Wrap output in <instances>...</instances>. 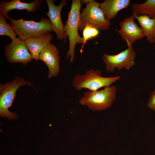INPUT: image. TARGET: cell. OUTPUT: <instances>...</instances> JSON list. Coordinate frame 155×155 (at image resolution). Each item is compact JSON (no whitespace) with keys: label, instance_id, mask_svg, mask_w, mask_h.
I'll use <instances>...</instances> for the list:
<instances>
[{"label":"cell","instance_id":"1","mask_svg":"<svg viewBox=\"0 0 155 155\" xmlns=\"http://www.w3.org/2000/svg\"><path fill=\"white\" fill-rule=\"evenodd\" d=\"M10 23L18 38L26 40L41 36L53 31L49 19L42 17L39 22L22 19L16 20L10 18Z\"/></svg>","mask_w":155,"mask_h":155},{"label":"cell","instance_id":"2","mask_svg":"<svg viewBox=\"0 0 155 155\" xmlns=\"http://www.w3.org/2000/svg\"><path fill=\"white\" fill-rule=\"evenodd\" d=\"M82 4L80 0H73L70 11L68 12V18L64 27L66 36L69 41V49L67 52L66 58L73 63L75 58V50L76 44L83 43V39L79 35L78 30L80 11Z\"/></svg>","mask_w":155,"mask_h":155},{"label":"cell","instance_id":"3","mask_svg":"<svg viewBox=\"0 0 155 155\" xmlns=\"http://www.w3.org/2000/svg\"><path fill=\"white\" fill-rule=\"evenodd\" d=\"M101 74L100 70L91 69L86 70L84 73L78 74L73 77L72 82V86L78 91L83 89L96 91L111 86L121 78L119 75L103 77Z\"/></svg>","mask_w":155,"mask_h":155},{"label":"cell","instance_id":"4","mask_svg":"<svg viewBox=\"0 0 155 155\" xmlns=\"http://www.w3.org/2000/svg\"><path fill=\"white\" fill-rule=\"evenodd\" d=\"M117 90L115 86L111 85L100 90H89L84 93L79 103L92 111L106 110L110 108L115 100Z\"/></svg>","mask_w":155,"mask_h":155},{"label":"cell","instance_id":"5","mask_svg":"<svg viewBox=\"0 0 155 155\" xmlns=\"http://www.w3.org/2000/svg\"><path fill=\"white\" fill-rule=\"evenodd\" d=\"M28 85L33 87L31 83L24 78L18 77L11 82H8L4 84L0 85V115L9 120L17 119V114L10 112L9 108L12 104L17 91L20 86Z\"/></svg>","mask_w":155,"mask_h":155},{"label":"cell","instance_id":"6","mask_svg":"<svg viewBox=\"0 0 155 155\" xmlns=\"http://www.w3.org/2000/svg\"><path fill=\"white\" fill-rule=\"evenodd\" d=\"M100 3L92 1L80 13L78 30L82 31L87 25L91 26L98 30H104L110 27V22L107 20L100 8Z\"/></svg>","mask_w":155,"mask_h":155},{"label":"cell","instance_id":"7","mask_svg":"<svg viewBox=\"0 0 155 155\" xmlns=\"http://www.w3.org/2000/svg\"><path fill=\"white\" fill-rule=\"evenodd\" d=\"M127 46V49L116 55L104 54L102 58L107 71L113 72L116 68L119 71L123 68L129 70L134 65L135 52L132 45Z\"/></svg>","mask_w":155,"mask_h":155},{"label":"cell","instance_id":"8","mask_svg":"<svg viewBox=\"0 0 155 155\" xmlns=\"http://www.w3.org/2000/svg\"><path fill=\"white\" fill-rule=\"evenodd\" d=\"M4 49L7 59L11 63H20L25 65L32 59L25 42L18 38L5 45Z\"/></svg>","mask_w":155,"mask_h":155},{"label":"cell","instance_id":"9","mask_svg":"<svg viewBox=\"0 0 155 155\" xmlns=\"http://www.w3.org/2000/svg\"><path fill=\"white\" fill-rule=\"evenodd\" d=\"M55 1L46 0L49 11L45 13L48 16L53 30L56 33L57 38L62 41L65 39V42L67 37L64 30L65 25L63 23L61 17V12L63 8L67 5L66 0H62L59 5L57 6L54 3Z\"/></svg>","mask_w":155,"mask_h":155},{"label":"cell","instance_id":"10","mask_svg":"<svg viewBox=\"0 0 155 155\" xmlns=\"http://www.w3.org/2000/svg\"><path fill=\"white\" fill-rule=\"evenodd\" d=\"M135 19L132 15L124 19L119 23L120 29L117 32L127 46L132 45L134 42L142 39L144 36L142 28L135 22Z\"/></svg>","mask_w":155,"mask_h":155},{"label":"cell","instance_id":"11","mask_svg":"<svg viewBox=\"0 0 155 155\" xmlns=\"http://www.w3.org/2000/svg\"><path fill=\"white\" fill-rule=\"evenodd\" d=\"M60 58L58 49L50 42L40 53L39 60L43 61L47 66L49 70L48 77L49 79L56 76L59 73Z\"/></svg>","mask_w":155,"mask_h":155},{"label":"cell","instance_id":"12","mask_svg":"<svg viewBox=\"0 0 155 155\" xmlns=\"http://www.w3.org/2000/svg\"><path fill=\"white\" fill-rule=\"evenodd\" d=\"M41 3V0H36L30 3L22 2L20 0L2 1L0 2V14L9 20L10 18L7 14L9 11L14 9H26L28 13H33L40 8Z\"/></svg>","mask_w":155,"mask_h":155},{"label":"cell","instance_id":"13","mask_svg":"<svg viewBox=\"0 0 155 155\" xmlns=\"http://www.w3.org/2000/svg\"><path fill=\"white\" fill-rule=\"evenodd\" d=\"M130 2L129 0H105L100 3V7L106 20L110 22L120 11L127 8Z\"/></svg>","mask_w":155,"mask_h":155},{"label":"cell","instance_id":"14","mask_svg":"<svg viewBox=\"0 0 155 155\" xmlns=\"http://www.w3.org/2000/svg\"><path fill=\"white\" fill-rule=\"evenodd\" d=\"M53 38V35L50 32L39 37L27 39L24 41L32 59L36 61L39 60L40 52L50 43Z\"/></svg>","mask_w":155,"mask_h":155},{"label":"cell","instance_id":"15","mask_svg":"<svg viewBox=\"0 0 155 155\" xmlns=\"http://www.w3.org/2000/svg\"><path fill=\"white\" fill-rule=\"evenodd\" d=\"M132 15L138 21L147 40L151 43H155V17L151 18L146 15L137 16L133 13Z\"/></svg>","mask_w":155,"mask_h":155},{"label":"cell","instance_id":"16","mask_svg":"<svg viewBox=\"0 0 155 155\" xmlns=\"http://www.w3.org/2000/svg\"><path fill=\"white\" fill-rule=\"evenodd\" d=\"M131 9L133 13L137 15H146L153 18L155 17V0H147L141 4L133 3Z\"/></svg>","mask_w":155,"mask_h":155},{"label":"cell","instance_id":"17","mask_svg":"<svg viewBox=\"0 0 155 155\" xmlns=\"http://www.w3.org/2000/svg\"><path fill=\"white\" fill-rule=\"evenodd\" d=\"M6 18L0 14V35L9 36L12 41L16 38L14 30L6 21Z\"/></svg>","mask_w":155,"mask_h":155},{"label":"cell","instance_id":"18","mask_svg":"<svg viewBox=\"0 0 155 155\" xmlns=\"http://www.w3.org/2000/svg\"><path fill=\"white\" fill-rule=\"evenodd\" d=\"M82 31L83 43L81 46L82 49L88 40L96 37L99 33L98 30L90 25L86 26Z\"/></svg>","mask_w":155,"mask_h":155},{"label":"cell","instance_id":"19","mask_svg":"<svg viewBox=\"0 0 155 155\" xmlns=\"http://www.w3.org/2000/svg\"><path fill=\"white\" fill-rule=\"evenodd\" d=\"M147 106L151 110L155 111V90L151 94L149 98Z\"/></svg>","mask_w":155,"mask_h":155},{"label":"cell","instance_id":"20","mask_svg":"<svg viewBox=\"0 0 155 155\" xmlns=\"http://www.w3.org/2000/svg\"><path fill=\"white\" fill-rule=\"evenodd\" d=\"M92 1V0H81L80 1L82 4H85L86 5Z\"/></svg>","mask_w":155,"mask_h":155},{"label":"cell","instance_id":"21","mask_svg":"<svg viewBox=\"0 0 155 155\" xmlns=\"http://www.w3.org/2000/svg\"><path fill=\"white\" fill-rule=\"evenodd\" d=\"M154 49H155V44H154Z\"/></svg>","mask_w":155,"mask_h":155}]
</instances>
